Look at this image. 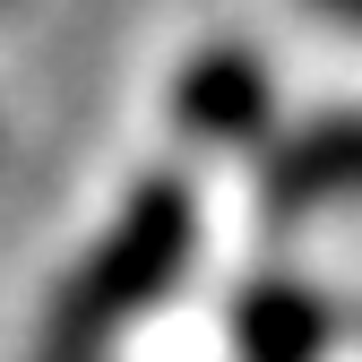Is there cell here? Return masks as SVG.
<instances>
[{
  "label": "cell",
  "mask_w": 362,
  "mask_h": 362,
  "mask_svg": "<svg viewBox=\"0 0 362 362\" xmlns=\"http://www.w3.org/2000/svg\"><path fill=\"white\" fill-rule=\"evenodd\" d=\"M190 250H199L190 181H147V190L104 224V242L78 259V276H69V293L52 310V337H43V362H104V345L181 285Z\"/></svg>",
  "instance_id": "6da1fadb"
},
{
  "label": "cell",
  "mask_w": 362,
  "mask_h": 362,
  "mask_svg": "<svg viewBox=\"0 0 362 362\" xmlns=\"http://www.w3.org/2000/svg\"><path fill=\"white\" fill-rule=\"evenodd\" d=\"M259 199L276 207V216H310V207H328V199H362V112L310 121V129H293L285 147H267Z\"/></svg>",
  "instance_id": "7a4b0ae2"
},
{
  "label": "cell",
  "mask_w": 362,
  "mask_h": 362,
  "mask_svg": "<svg viewBox=\"0 0 362 362\" xmlns=\"http://www.w3.org/2000/svg\"><path fill=\"white\" fill-rule=\"evenodd\" d=\"M173 112L207 147H250L259 129H267V61L242 52V43H207V52L181 69Z\"/></svg>",
  "instance_id": "3957f363"
},
{
  "label": "cell",
  "mask_w": 362,
  "mask_h": 362,
  "mask_svg": "<svg viewBox=\"0 0 362 362\" xmlns=\"http://www.w3.org/2000/svg\"><path fill=\"white\" fill-rule=\"evenodd\" d=\"M233 345H242V362H320L328 354V302L293 276H259L233 302Z\"/></svg>",
  "instance_id": "277c9868"
},
{
  "label": "cell",
  "mask_w": 362,
  "mask_h": 362,
  "mask_svg": "<svg viewBox=\"0 0 362 362\" xmlns=\"http://www.w3.org/2000/svg\"><path fill=\"white\" fill-rule=\"evenodd\" d=\"M320 9H337V18H354V26H362V0H320Z\"/></svg>",
  "instance_id": "5b68a950"
}]
</instances>
